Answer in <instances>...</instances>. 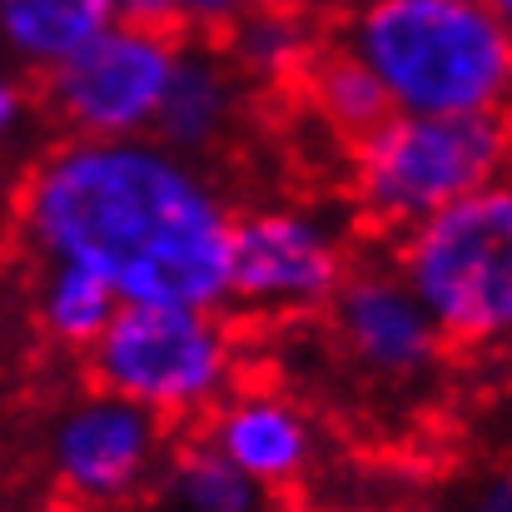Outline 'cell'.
I'll use <instances>...</instances> for the list:
<instances>
[{
	"mask_svg": "<svg viewBox=\"0 0 512 512\" xmlns=\"http://www.w3.org/2000/svg\"><path fill=\"white\" fill-rule=\"evenodd\" d=\"M348 224L314 204H249L234 224L229 314L254 324H289L324 314L353 269Z\"/></svg>",
	"mask_w": 512,
	"mask_h": 512,
	"instance_id": "52a82bcc",
	"label": "cell"
},
{
	"mask_svg": "<svg viewBox=\"0 0 512 512\" xmlns=\"http://www.w3.org/2000/svg\"><path fill=\"white\" fill-rule=\"evenodd\" d=\"M254 80L234 65V55L224 50V40H199L184 35L179 60H174V80L165 95V110L155 120V140L170 145L179 155L214 165L239 145V135L249 130L254 115Z\"/></svg>",
	"mask_w": 512,
	"mask_h": 512,
	"instance_id": "30bf717a",
	"label": "cell"
},
{
	"mask_svg": "<svg viewBox=\"0 0 512 512\" xmlns=\"http://www.w3.org/2000/svg\"><path fill=\"white\" fill-rule=\"evenodd\" d=\"M259 0H184L179 5V35H199V40H224Z\"/></svg>",
	"mask_w": 512,
	"mask_h": 512,
	"instance_id": "ac0fdd59",
	"label": "cell"
},
{
	"mask_svg": "<svg viewBox=\"0 0 512 512\" xmlns=\"http://www.w3.org/2000/svg\"><path fill=\"white\" fill-rule=\"evenodd\" d=\"M334 40L398 115H512V30L488 0H363Z\"/></svg>",
	"mask_w": 512,
	"mask_h": 512,
	"instance_id": "7a4b0ae2",
	"label": "cell"
},
{
	"mask_svg": "<svg viewBox=\"0 0 512 512\" xmlns=\"http://www.w3.org/2000/svg\"><path fill=\"white\" fill-rule=\"evenodd\" d=\"M319 319L339 368L373 398H418L448 358L438 319L398 259L358 254Z\"/></svg>",
	"mask_w": 512,
	"mask_h": 512,
	"instance_id": "ba28073f",
	"label": "cell"
},
{
	"mask_svg": "<svg viewBox=\"0 0 512 512\" xmlns=\"http://www.w3.org/2000/svg\"><path fill=\"white\" fill-rule=\"evenodd\" d=\"M135 512H284V493L249 478L194 428L174 438L160 478Z\"/></svg>",
	"mask_w": 512,
	"mask_h": 512,
	"instance_id": "4fadbf2b",
	"label": "cell"
},
{
	"mask_svg": "<svg viewBox=\"0 0 512 512\" xmlns=\"http://www.w3.org/2000/svg\"><path fill=\"white\" fill-rule=\"evenodd\" d=\"M179 5L184 0H120L125 20H145V25H170L179 30Z\"/></svg>",
	"mask_w": 512,
	"mask_h": 512,
	"instance_id": "d6986e66",
	"label": "cell"
},
{
	"mask_svg": "<svg viewBox=\"0 0 512 512\" xmlns=\"http://www.w3.org/2000/svg\"><path fill=\"white\" fill-rule=\"evenodd\" d=\"M294 85L304 90L314 115L348 145H363L378 125H388L398 115L388 90L378 85V75L339 40H319V50L309 55V65Z\"/></svg>",
	"mask_w": 512,
	"mask_h": 512,
	"instance_id": "9a60e30c",
	"label": "cell"
},
{
	"mask_svg": "<svg viewBox=\"0 0 512 512\" xmlns=\"http://www.w3.org/2000/svg\"><path fill=\"white\" fill-rule=\"evenodd\" d=\"M428 512H512V468H478L433 493Z\"/></svg>",
	"mask_w": 512,
	"mask_h": 512,
	"instance_id": "e0dca14e",
	"label": "cell"
},
{
	"mask_svg": "<svg viewBox=\"0 0 512 512\" xmlns=\"http://www.w3.org/2000/svg\"><path fill=\"white\" fill-rule=\"evenodd\" d=\"M393 259L448 348H512V170L393 239Z\"/></svg>",
	"mask_w": 512,
	"mask_h": 512,
	"instance_id": "277c9868",
	"label": "cell"
},
{
	"mask_svg": "<svg viewBox=\"0 0 512 512\" xmlns=\"http://www.w3.org/2000/svg\"><path fill=\"white\" fill-rule=\"evenodd\" d=\"M512 170V115H393L353 145V219L388 244Z\"/></svg>",
	"mask_w": 512,
	"mask_h": 512,
	"instance_id": "3957f363",
	"label": "cell"
},
{
	"mask_svg": "<svg viewBox=\"0 0 512 512\" xmlns=\"http://www.w3.org/2000/svg\"><path fill=\"white\" fill-rule=\"evenodd\" d=\"M174 438L179 428L155 408L85 383L40 418L35 463L70 512H135Z\"/></svg>",
	"mask_w": 512,
	"mask_h": 512,
	"instance_id": "8992f818",
	"label": "cell"
},
{
	"mask_svg": "<svg viewBox=\"0 0 512 512\" xmlns=\"http://www.w3.org/2000/svg\"><path fill=\"white\" fill-rule=\"evenodd\" d=\"M184 35L170 25L115 20L80 55L40 80V105L60 135L140 140L155 135Z\"/></svg>",
	"mask_w": 512,
	"mask_h": 512,
	"instance_id": "9c48e42d",
	"label": "cell"
},
{
	"mask_svg": "<svg viewBox=\"0 0 512 512\" xmlns=\"http://www.w3.org/2000/svg\"><path fill=\"white\" fill-rule=\"evenodd\" d=\"M284 5H294V10H304V15H314V20H343V15L358 10L363 0H284Z\"/></svg>",
	"mask_w": 512,
	"mask_h": 512,
	"instance_id": "ffe728a7",
	"label": "cell"
},
{
	"mask_svg": "<svg viewBox=\"0 0 512 512\" xmlns=\"http://www.w3.org/2000/svg\"><path fill=\"white\" fill-rule=\"evenodd\" d=\"M120 20V0H0V35L10 60L45 80Z\"/></svg>",
	"mask_w": 512,
	"mask_h": 512,
	"instance_id": "5bb4252c",
	"label": "cell"
},
{
	"mask_svg": "<svg viewBox=\"0 0 512 512\" xmlns=\"http://www.w3.org/2000/svg\"><path fill=\"white\" fill-rule=\"evenodd\" d=\"M314 15L284 5V0H259L229 35H224V50L234 55V65L264 90V85H294L309 65V55L319 50L314 30H309Z\"/></svg>",
	"mask_w": 512,
	"mask_h": 512,
	"instance_id": "2e32d148",
	"label": "cell"
},
{
	"mask_svg": "<svg viewBox=\"0 0 512 512\" xmlns=\"http://www.w3.org/2000/svg\"><path fill=\"white\" fill-rule=\"evenodd\" d=\"M488 5H493V10L503 15V25H508V30H512V0H488Z\"/></svg>",
	"mask_w": 512,
	"mask_h": 512,
	"instance_id": "44dd1931",
	"label": "cell"
},
{
	"mask_svg": "<svg viewBox=\"0 0 512 512\" xmlns=\"http://www.w3.org/2000/svg\"><path fill=\"white\" fill-rule=\"evenodd\" d=\"M234 224L219 170L155 135H60L15 184L20 259L80 264L125 304L229 309Z\"/></svg>",
	"mask_w": 512,
	"mask_h": 512,
	"instance_id": "6da1fadb",
	"label": "cell"
},
{
	"mask_svg": "<svg viewBox=\"0 0 512 512\" xmlns=\"http://www.w3.org/2000/svg\"><path fill=\"white\" fill-rule=\"evenodd\" d=\"M199 433L229 463H239L249 478H259L274 493L299 488L314 473V458H319V438H314L309 413L294 398L269 393V388H234L199 423Z\"/></svg>",
	"mask_w": 512,
	"mask_h": 512,
	"instance_id": "8fae6325",
	"label": "cell"
},
{
	"mask_svg": "<svg viewBox=\"0 0 512 512\" xmlns=\"http://www.w3.org/2000/svg\"><path fill=\"white\" fill-rule=\"evenodd\" d=\"M80 363L85 383L135 398L184 428L204 423L239 388V334L224 309L125 304Z\"/></svg>",
	"mask_w": 512,
	"mask_h": 512,
	"instance_id": "5b68a950",
	"label": "cell"
},
{
	"mask_svg": "<svg viewBox=\"0 0 512 512\" xmlns=\"http://www.w3.org/2000/svg\"><path fill=\"white\" fill-rule=\"evenodd\" d=\"M25 309L35 339L55 353H90L125 309V299L90 269L65 259H25Z\"/></svg>",
	"mask_w": 512,
	"mask_h": 512,
	"instance_id": "7c38bea8",
	"label": "cell"
}]
</instances>
